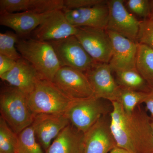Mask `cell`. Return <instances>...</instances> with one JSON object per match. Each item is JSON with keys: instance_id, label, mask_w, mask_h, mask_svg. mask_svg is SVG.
<instances>
[{"instance_id": "obj_7", "label": "cell", "mask_w": 153, "mask_h": 153, "mask_svg": "<svg viewBox=\"0 0 153 153\" xmlns=\"http://www.w3.org/2000/svg\"><path fill=\"white\" fill-rule=\"evenodd\" d=\"M76 28L75 36L91 58L96 62L109 63L112 47L106 30L88 27Z\"/></svg>"}, {"instance_id": "obj_30", "label": "cell", "mask_w": 153, "mask_h": 153, "mask_svg": "<svg viewBox=\"0 0 153 153\" xmlns=\"http://www.w3.org/2000/svg\"><path fill=\"white\" fill-rule=\"evenodd\" d=\"M146 105L147 109L149 111L153 117V88L148 93V95L143 102Z\"/></svg>"}, {"instance_id": "obj_6", "label": "cell", "mask_w": 153, "mask_h": 153, "mask_svg": "<svg viewBox=\"0 0 153 153\" xmlns=\"http://www.w3.org/2000/svg\"><path fill=\"white\" fill-rule=\"evenodd\" d=\"M49 42L55 49L61 67H71L85 73L95 62L75 36Z\"/></svg>"}, {"instance_id": "obj_2", "label": "cell", "mask_w": 153, "mask_h": 153, "mask_svg": "<svg viewBox=\"0 0 153 153\" xmlns=\"http://www.w3.org/2000/svg\"><path fill=\"white\" fill-rule=\"evenodd\" d=\"M16 47L22 57L31 63L44 79L53 81L61 66L52 44L30 38L19 40Z\"/></svg>"}, {"instance_id": "obj_14", "label": "cell", "mask_w": 153, "mask_h": 153, "mask_svg": "<svg viewBox=\"0 0 153 153\" xmlns=\"http://www.w3.org/2000/svg\"><path fill=\"white\" fill-rule=\"evenodd\" d=\"M70 123L66 114H36L32 125L39 143L45 151L60 132Z\"/></svg>"}, {"instance_id": "obj_31", "label": "cell", "mask_w": 153, "mask_h": 153, "mask_svg": "<svg viewBox=\"0 0 153 153\" xmlns=\"http://www.w3.org/2000/svg\"><path fill=\"white\" fill-rule=\"evenodd\" d=\"M110 153H131L124 149L116 146L110 152Z\"/></svg>"}, {"instance_id": "obj_18", "label": "cell", "mask_w": 153, "mask_h": 153, "mask_svg": "<svg viewBox=\"0 0 153 153\" xmlns=\"http://www.w3.org/2000/svg\"><path fill=\"white\" fill-rule=\"evenodd\" d=\"M64 8V0H1L0 13L29 12L43 14Z\"/></svg>"}, {"instance_id": "obj_12", "label": "cell", "mask_w": 153, "mask_h": 153, "mask_svg": "<svg viewBox=\"0 0 153 153\" xmlns=\"http://www.w3.org/2000/svg\"><path fill=\"white\" fill-rule=\"evenodd\" d=\"M77 28L68 22L62 10L52 12L33 31L35 39L51 42L75 36Z\"/></svg>"}, {"instance_id": "obj_29", "label": "cell", "mask_w": 153, "mask_h": 153, "mask_svg": "<svg viewBox=\"0 0 153 153\" xmlns=\"http://www.w3.org/2000/svg\"><path fill=\"white\" fill-rule=\"evenodd\" d=\"M16 61L0 55V76L10 71L16 65Z\"/></svg>"}, {"instance_id": "obj_20", "label": "cell", "mask_w": 153, "mask_h": 153, "mask_svg": "<svg viewBox=\"0 0 153 153\" xmlns=\"http://www.w3.org/2000/svg\"><path fill=\"white\" fill-rule=\"evenodd\" d=\"M136 69L152 88H153V49L145 44H138Z\"/></svg>"}, {"instance_id": "obj_1", "label": "cell", "mask_w": 153, "mask_h": 153, "mask_svg": "<svg viewBox=\"0 0 153 153\" xmlns=\"http://www.w3.org/2000/svg\"><path fill=\"white\" fill-rule=\"evenodd\" d=\"M111 103V128L117 146L131 153H153L151 117L140 105L128 114L119 102Z\"/></svg>"}, {"instance_id": "obj_17", "label": "cell", "mask_w": 153, "mask_h": 153, "mask_svg": "<svg viewBox=\"0 0 153 153\" xmlns=\"http://www.w3.org/2000/svg\"><path fill=\"white\" fill-rule=\"evenodd\" d=\"M53 12L43 14L29 12L1 13L0 25L13 29L18 36H26L36 30Z\"/></svg>"}, {"instance_id": "obj_34", "label": "cell", "mask_w": 153, "mask_h": 153, "mask_svg": "<svg viewBox=\"0 0 153 153\" xmlns=\"http://www.w3.org/2000/svg\"><path fill=\"white\" fill-rule=\"evenodd\" d=\"M0 153H4L1 152H0Z\"/></svg>"}, {"instance_id": "obj_3", "label": "cell", "mask_w": 153, "mask_h": 153, "mask_svg": "<svg viewBox=\"0 0 153 153\" xmlns=\"http://www.w3.org/2000/svg\"><path fill=\"white\" fill-rule=\"evenodd\" d=\"M76 100L66 95L52 81L44 79L37 82L27 96L28 104L35 115L40 114H66Z\"/></svg>"}, {"instance_id": "obj_25", "label": "cell", "mask_w": 153, "mask_h": 153, "mask_svg": "<svg viewBox=\"0 0 153 153\" xmlns=\"http://www.w3.org/2000/svg\"><path fill=\"white\" fill-rule=\"evenodd\" d=\"M18 36L16 33L10 32L0 33V55L16 61L22 58L16 47L19 40Z\"/></svg>"}, {"instance_id": "obj_8", "label": "cell", "mask_w": 153, "mask_h": 153, "mask_svg": "<svg viewBox=\"0 0 153 153\" xmlns=\"http://www.w3.org/2000/svg\"><path fill=\"white\" fill-rule=\"evenodd\" d=\"M123 0L108 1L109 15L105 30L112 31L137 43L140 21L128 12Z\"/></svg>"}, {"instance_id": "obj_26", "label": "cell", "mask_w": 153, "mask_h": 153, "mask_svg": "<svg viewBox=\"0 0 153 153\" xmlns=\"http://www.w3.org/2000/svg\"><path fill=\"white\" fill-rule=\"evenodd\" d=\"M126 7L133 15H135L143 20L149 19L151 13L150 1L128 0L125 1Z\"/></svg>"}, {"instance_id": "obj_32", "label": "cell", "mask_w": 153, "mask_h": 153, "mask_svg": "<svg viewBox=\"0 0 153 153\" xmlns=\"http://www.w3.org/2000/svg\"><path fill=\"white\" fill-rule=\"evenodd\" d=\"M151 5V13L150 18L149 19L153 20V1H150Z\"/></svg>"}, {"instance_id": "obj_5", "label": "cell", "mask_w": 153, "mask_h": 153, "mask_svg": "<svg viewBox=\"0 0 153 153\" xmlns=\"http://www.w3.org/2000/svg\"><path fill=\"white\" fill-rule=\"evenodd\" d=\"M103 100L94 97L76 100L66 113L70 123L85 133L100 118L108 114L109 107Z\"/></svg>"}, {"instance_id": "obj_21", "label": "cell", "mask_w": 153, "mask_h": 153, "mask_svg": "<svg viewBox=\"0 0 153 153\" xmlns=\"http://www.w3.org/2000/svg\"><path fill=\"white\" fill-rule=\"evenodd\" d=\"M116 81L120 87L137 91L149 92L152 88L136 69L115 71Z\"/></svg>"}, {"instance_id": "obj_33", "label": "cell", "mask_w": 153, "mask_h": 153, "mask_svg": "<svg viewBox=\"0 0 153 153\" xmlns=\"http://www.w3.org/2000/svg\"><path fill=\"white\" fill-rule=\"evenodd\" d=\"M151 127H152V132L153 134V117H151Z\"/></svg>"}, {"instance_id": "obj_27", "label": "cell", "mask_w": 153, "mask_h": 153, "mask_svg": "<svg viewBox=\"0 0 153 153\" xmlns=\"http://www.w3.org/2000/svg\"><path fill=\"white\" fill-rule=\"evenodd\" d=\"M137 43L145 44L153 49V20L140 21Z\"/></svg>"}, {"instance_id": "obj_13", "label": "cell", "mask_w": 153, "mask_h": 153, "mask_svg": "<svg viewBox=\"0 0 153 153\" xmlns=\"http://www.w3.org/2000/svg\"><path fill=\"white\" fill-rule=\"evenodd\" d=\"M112 47L108 64L113 72L135 69L138 44L119 34L106 30Z\"/></svg>"}, {"instance_id": "obj_16", "label": "cell", "mask_w": 153, "mask_h": 153, "mask_svg": "<svg viewBox=\"0 0 153 153\" xmlns=\"http://www.w3.org/2000/svg\"><path fill=\"white\" fill-rule=\"evenodd\" d=\"M0 77L12 87L16 88L27 95L33 91L37 82L44 79L34 66L23 57L17 60L10 71Z\"/></svg>"}, {"instance_id": "obj_15", "label": "cell", "mask_w": 153, "mask_h": 153, "mask_svg": "<svg viewBox=\"0 0 153 153\" xmlns=\"http://www.w3.org/2000/svg\"><path fill=\"white\" fill-rule=\"evenodd\" d=\"M107 1L88 7L62 10L68 22L73 27L105 30L109 15Z\"/></svg>"}, {"instance_id": "obj_28", "label": "cell", "mask_w": 153, "mask_h": 153, "mask_svg": "<svg viewBox=\"0 0 153 153\" xmlns=\"http://www.w3.org/2000/svg\"><path fill=\"white\" fill-rule=\"evenodd\" d=\"M106 1L105 0H64L63 10H72L88 7L105 2Z\"/></svg>"}, {"instance_id": "obj_9", "label": "cell", "mask_w": 153, "mask_h": 153, "mask_svg": "<svg viewBox=\"0 0 153 153\" xmlns=\"http://www.w3.org/2000/svg\"><path fill=\"white\" fill-rule=\"evenodd\" d=\"M70 98L83 99L94 97V93L85 73L77 69L62 66L52 81Z\"/></svg>"}, {"instance_id": "obj_23", "label": "cell", "mask_w": 153, "mask_h": 153, "mask_svg": "<svg viewBox=\"0 0 153 153\" xmlns=\"http://www.w3.org/2000/svg\"><path fill=\"white\" fill-rule=\"evenodd\" d=\"M148 93L120 87L119 102L126 113L131 114L138 105L143 103Z\"/></svg>"}, {"instance_id": "obj_10", "label": "cell", "mask_w": 153, "mask_h": 153, "mask_svg": "<svg viewBox=\"0 0 153 153\" xmlns=\"http://www.w3.org/2000/svg\"><path fill=\"white\" fill-rule=\"evenodd\" d=\"M108 63L95 62L85 72L93 89L94 97L119 102L120 87L113 76Z\"/></svg>"}, {"instance_id": "obj_4", "label": "cell", "mask_w": 153, "mask_h": 153, "mask_svg": "<svg viewBox=\"0 0 153 153\" xmlns=\"http://www.w3.org/2000/svg\"><path fill=\"white\" fill-rule=\"evenodd\" d=\"M27 96L14 87L7 88L0 95L1 116L17 134L32 125L35 117L28 104Z\"/></svg>"}, {"instance_id": "obj_24", "label": "cell", "mask_w": 153, "mask_h": 153, "mask_svg": "<svg viewBox=\"0 0 153 153\" xmlns=\"http://www.w3.org/2000/svg\"><path fill=\"white\" fill-rule=\"evenodd\" d=\"M17 134L11 129L5 120L0 117V152L16 153Z\"/></svg>"}, {"instance_id": "obj_22", "label": "cell", "mask_w": 153, "mask_h": 153, "mask_svg": "<svg viewBox=\"0 0 153 153\" xmlns=\"http://www.w3.org/2000/svg\"><path fill=\"white\" fill-rule=\"evenodd\" d=\"M16 153H44L41 146L37 142L35 130L31 125L17 134Z\"/></svg>"}, {"instance_id": "obj_11", "label": "cell", "mask_w": 153, "mask_h": 153, "mask_svg": "<svg viewBox=\"0 0 153 153\" xmlns=\"http://www.w3.org/2000/svg\"><path fill=\"white\" fill-rule=\"evenodd\" d=\"M117 146L108 115L100 118L84 133L83 153H108Z\"/></svg>"}, {"instance_id": "obj_19", "label": "cell", "mask_w": 153, "mask_h": 153, "mask_svg": "<svg viewBox=\"0 0 153 153\" xmlns=\"http://www.w3.org/2000/svg\"><path fill=\"white\" fill-rule=\"evenodd\" d=\"M84 133L71 123L52 141L45 153H83Z\"/></svg>"}]
</instances>
